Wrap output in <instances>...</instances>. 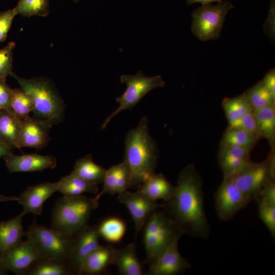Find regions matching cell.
Masks as SVG:
<instances>
[{
    "instance_id": "6da1fadb",
    "label": "cell",
    "mask_w": 275,
    "mask_h": 275,
    "mask_svg": "<svg viewBox=\"0 0 275 275\" xmlns=\"http://www.w3.org/2000/svg\"><path fill=\"white\" fill-rule=\"evenodd\" d=\"M175 187L172 197L162 204L164 212L184 234L207 238L209 226L204 209L202 183L193 166L188 165L181 171Z\"/></svg>"
},
{
    "instance_id": "7a4b0ae2",
    "label": "cell",
    "mask_w": 275,
    "mask_h": 275,
    "mask_svg": "<svg viewBox=\"0 0 275 275\" xmlns=\"http://www.w3.org/2000/svg\"><path fill=\"white\" fill-rule=\"evenodd\" d=\"M158 158L156 143L149 133L148 118L144 117L127 132L125 139L124 160L130 171V188L138 189L154 174Z\"/></svg>"
},
{
    "instance_id": "3957f363",
    "label": "cell",
    "mask_w": 275,
    "mask_h": 275,
    "mask_svg": "<svg viewBox=\"0 0 275 275\" xmlns=\"http://www.w3.org/2000/svg\"><path fill=\"white\" fill-rule=\"evenodd\" d=\"M98 200L83 195L63 196L53 208L51 228L66 236H73L88 225L92 212L99 206Z\"/></svg>"
},
{
    "instance_id": "277c9868",
    "label": "cell",
    "mask_w": 275,
    "mask_h": 275,
    "mask_svg": "<svg viewBox=\"0 0 275 275\" xmlns=\"http://www.w3.org/2000/svg\"><path fill=\"white\" fill-rule=\"evenodd\" d=\"M11 75L31 98L34 105L32 112L36 119L52 125L63 117L65 105L51 80L43 77L24 78L13 72Z\"/></svg>"
},
{
    "instance_id": "5b68a950",
    "label": "cell",
    "mask_w": 275,
    "mask_h": 275,
    "mask_svg": "<svg viewBox=\"0 0 275 275\" xmlns=\"http://www.w3.org/2000/svg\"><path fill=\"white\" fill-rule=\"evenodd\" d=\"M25 236L34 244L41 258H51L68 262L72 236H66L52 228L32 223Z\"/></svg>"
},
{
    "instance_id": "8992f818",
    "label": "cell",
    "mask_w": 275,
    "mask_h": 275,
    "mask_svg": "<svg viewBox=\"0 0 275 275\" xmlns=\"http://www.w3.org/2000/svg\"><path fill=\"white\" fill-rule=\"evenodd\" d=\"M233 7L231 2L223 1L216 5L198 7L191 14L192 33L201 41L216 39L221 35L227 14Z\"/></svg>"
},
{
    "instance_id": "52a82bcc",
    "label": "cell",
    "mask_w": 275,
    "mask_h": 275,
    "mask_svg": "<svg viewBox=\"0 0 275 275\" xmlns=\"http://www.w3.org/2000/svg\"><path fill=\"white\" fill-rule=\"evenodd\" d=\"M120 81L126 85V89L120 97L116 99L119 107L113 112L103 123L101 129L105 128L111 120L120 112L130 109L152 90L163 87L165 82L160 75L148 77L139 71L135 75L124 74L120 76Z\"/></svg>"
},
{
    "instance_id": "ba28073f",
    "label": "cell",
    "mask_w": 275,
    "mask_h": 275,
    "mask_svg": "<svg viewBox=\"0 0 275 275\" xmlns=\"http://www.w3.org/2000/svg\"><path fill=\"white\" fill-rule=\"evenodd\" d=\"M273 164V159L261 163L251 161L228 178L251 202L255 200L262 187L269 180L274 179Z\"/></svg>"
},
{
    "instance_id": "9c48e42d",
    "label": "cell",
    "mask_w": 275,
    "mask_h": 275,
    "mask_svg": "<svg viewBox=\"0 0 275 275\" xmlns=\"http://www.w3.org/2000/svg\"><path fill=\"white\" fill-rule=\"evenodd\" d=\"M214 197L216 213L223 221L231 219L250 202L228 177L224 178Z\"/></svg>"
},
{
    "instance_id": "30bf717a",
    "label": "cell",
    "mask_w": 275,
    "mask_h": 275,
    "mask_svg": "<svg viewBox=\"0 0 275 275\" xmlns=\"http://www.w3.org/2000/svg\"><path fill=\"white\" fill-rule=\"evenodd\" d=\"M40 258L36 248L28 239L0 254V260L6 269L19 275H24Z\"/></svg>"
},
{
    "instance_id": "8fae6325",
    "label": "cell",
    "mask_w": 275,
    "mask_h": 275,
    "mask_svg": "<svg viewBox=\"0 0 275 275\" xmlns=\"http://www.w3.org/2000/svg\"><path fill=\"white\" fill-rule=\"evenodd\" d=\"M118 200L128 210L136 233L142 229L150 214L163 206L162 204L151 200L139 189L133 192L126 190L118 195Z\"/></svg>"
},
{
    "instance_id": "7c38bea8",
    "label": "cell",
    "mask_w": 275,
    "mask_h": 275,
    "mask_svg": "<svg viewBox=\"0 0 275 275\" xmlns=\"http://www.w3.org/2000/svg\"><path fill=\"white\" fill-rule=\"evenodd\" d=\"M184 232L178 225L168 216L161 227L150 235L143 238L146 259L150 263L164 249L176 240H179Z\"/></svg>"
},
{
    "instance_id": "4fadbf2b",
    "label": "cell",
    "mask_w": 275,
    "mask_h": 275,
    "mask_svg": "<svg viewBox=\"0 0 275 275\" xmlns=\"http://www.w3.org/2000/svg\"><path fill=\"white\" fill-rule=\"evenodd\" d=\"M100 236L98 225H87L72 236L71 249L68 263L74 274L84 259L99 245Z\"/></svg>"
},
{
    "instance_id": "5bb4252c",
    "label": "cell",
    "mask_w": 275,
    "mask_h": 275,
    "mask_svg": "<svg viewBox=\"0 0 275 275\" xmlns=\"http://www.w3.org/2000/svg\"><path fill=\"white\" fill-rule=\"evenodd\" d=\"M178 241L175 240L150 263L148 274L176 275L191 267L179 251Z\"/></svg>"
},
{
    "instance_id": "9a60e30c",
    "label": "cell",
    "mask_w": 275,
    "mask_h": 275,
    "mask_svg": "<svg viewBox=\"0 0 275 275\" xmlns=\"http://www.w3.org/2000/svg\"><path fill=\"white\" fill-rule=\"evenodd\" d=\"M60 180L56 182H46L28 187L18 197L17 201L23 208L22 212L40 215L45 202L54 193L58 191Z\"/></svg>"
},
{
    "instance_id": "2e32d148",
    "label": "cell",
    "mask_w": 275,
    "mask_h": 275,
    "mask_svg": "<svg viewBox=\"0 0 275 275\" xmlns=\"http://www.w3.org/2000/svg\"><path fill=\"white\" fill-rule=\"evenodd\" d=\"M52 125L48 122L35 119L29 116L21 120L19 147L41 149L48 142L49 129Z\"/></svg>"
},
{
    "instance_id": "e0dca14e",
    "label": "cell",
    "mask_w": 275,
    "mask_h": 275,
    "mask_svg": "<svg viewBox=\"0 0 275 275\" xmlns=\"http://www.w3.org/2000/svg\"><path fill=\"white\" fill-rule=\"evenodd\" d=\"M3 158L10 173L42 171L54 168L57 165L56 158L51 155L37 154L16 155L10 153Z\"/></svg>"
},
{
    "instance_id": "ac0fdd59",
    "label": "cell",
    "mask_w": 275,
    "mask_h": 275,
    "mask_svg": "<svg viewBox=\"0 0 275 275\" xmlns=\"http://www.w3.org/2000/svg\"><path fill=\"white\" fill-rule=\"evenodd\" d=\"M130 171L124 160L122 162L106 170L103 188L95 197L99 200L105 194L118 195L130 188Z\"/></svg>"
},
{
    "instance_id": "d6986e66",
    "label": "cell",
    "mask_w": 275,
    "mask_h": 275,
    "mask_svg": "<svg viewBox=\"0 0 275 275\" xmlns=\"http://www.w3.org/2000/svg\"><path fill=\"white\" fill-rule=\"evenodd\" d=\"M116 248L111 244L100 245L81 262L77 274H98L113 265Z\"/></svg>"
},
{
    "instance_id": "ffe728a7",
    "label": "cell",
    "mask_w": 275,
    "mask_h": 275,
    "mask_svg": "<svg viewBox=\"0 0 275 275\" xmlns=\"http://www.w3.org/2000/svg\"><path fill=\"white\" fill-rule=\"evenodd\" d=\"M250 151L246 148L222 145L219 162L224 178L234 175L251 161Z\"/></svg>"
},
{
    "instance_id": "44dd1931",
    "label": "cell",
    "mask_w": 275,
    "mask_h": 275,
    "mask_svg": "<svg viewBox=\"0 0 275 275\" xmlns=\"http://www.w3.org/2000/svg\"><path fill=\"white\" fill-rule=\"evenodd\" d=\"M24 215L22 212L11 219L0 222V254L19 243L25 236L22 223Z\"/></svg>"
},
{
    "instance_id": "7402d4cb",
    "label": "cell",
    "mask_w": 275,
    "mask_h": 275,
    "mask_svg": "<svg viewBox=\"0 0 275 275\" xmlns=\"http://www.w3.org/2000/svg\"><path fill=\"white\" fill-rule=\"evenodd\" d=\"M113 265L123 275H142L143 269L136 254L134 243L116 249Z\"/></svg>"
},
{
    "instance_id": "603a6c76",
    "label": "cell",
    "mask_w": 275,
    "mask_h": 275,
    "mask_svg": "<svg viewBox=\"0 0 275 275\" xmlns=\"http://www.w3.org/2000/svg\"><path fill=\"white\" fill-rule=\"evenodd\" d=\"M174 186L162 174H153L138 189L151 200L168 201L172 197Z\"/></svg>"
},
{
    "instance_id": "cb8c5ba5",
    "label": "cell",
    "mask_w": 275,
    "mask_h": 275,
    "mask_svg": "<svg viewBox=\"0 0 275 275\" xmlns=\"http://www.w3.org/2000/svg\"><path fill=\"white\" fill-rule=\"evenodd\" d=\"M21 120L12 110L0 111V138L7 144L19 149Z\"/></svg>"
},
{
    "instance_id": "d4e9b609",
    "label": "cell",
    "mask_w": 275,
    "mask_h": 275,
    "mask_svg": "<svg viewBox=\"0 0 275 275\" xmlns=\"http://www.w3.org/2000/svg\"><path fill=\"white\" fill-rule=\"evenodd\" d=\"M106 170L96 163L93 157L88 154L75 162L71 174L93 184L103 183Z\"/></svg>"
},
{
    "instance_id": "484cf974",
    "label": "cell",
    "mask_w": 275,
    "mask_h": 275,
    "mask_svg": "<svg viewBox=\"0 0 275 275\" xmlns=\"http://www.w3.org/2000/svg\"><path fill=\"white\" fill-rule=\"evenodd\" d=\"M74 274L69 263L51 258H41L27 270L24 275Z\"/></svg>"
},
{
    "instance_id": "4316f807",
    "label": "cell",
    "mask_w": 275,
    "mask_h": 275,
    "mask_svg": "<svg viewBox=\"0 0 275 275\" xmlns=\"http://www.w3.org/2000/svg\"><path fill=\"white\" fill-rule=\"evenodd\" d=\"M59 180L58 191L64 196H78L86 193L95 194L98 191V185L90 183L71 174Z\"/></svg>"
},
{
    "instance_id": "83f0119b",
    "label": "cell",
    "mask_w": 275,
    "mask_h": 275,
    "mask_svg": "<svg viewBox=\"0 0 275 275\" xmlns=\"http://www.w3.org/2000/svg\"><path fill=\"white\" fill-rule=\"evenodd\" d=\"M126 230L125 222L117 217H109L98 225L100 237L110 243H117L123 238Z\"/></svg>"
},
{
    "instance_id": "f1b7e54d",
    "label": "cell",
    "mask_w": 275,
    "mask_h": 275,
    "mask_svg": "<svg viewBox=\"0 0 275 275\" xmlns=\"http://www.w3.org/2000/svg\"><path fill=\"white\" fill-rule=\"evenodd\" d=\"M253 113L257 120L261 136L273 142L275 134L274 104L254 109Z\"/></svg>"
},
{
    "instance_id": "f546056e",
    "label": "cell",
    "mask_w": 275,
    "mask_h": 275,
    "mask_svg": "<svg viewBox=\"0 0 275 275\" xmlns=\"http://www.w3.org/2000/svg\"><path fill=\"white\" fill-rule=\"evenodd\" d=\"M222 106L229 123L253 111L244 93L232 98H225Z\"/></svg>"
},
{
    "instance_id": "4dcf8cb0",
    "label": "cell",
    "mask_w": 275,
    "mask_h": 275,
    "mask_svg": "<svg viewBox=\"0 0 275 275\" xmlns=\"http://www.w3.org/2000/svg\"><path fill=\"white\" fill-rule=\"evenodd\" d=\"M258 138L238 128L229 127L222 139V145L235 146L251 150Z\"/></svg>"
},
{
    "instance_id": "1f68e13d",
    "label": "cell",
    "mask_w": 275,
    "mask_h": 275,
    "mask_svg": "<svg viewBox=\"0 0 275 275\" xmlns=\"http://www.w3.org/2000/svg\"><path fill=\"white\" fill-rule=\"evenodd\" d=\"M244 93L253 110L274 104L275 98L266 89L262 80Z\"/></svg>"
},
{
    "instance_id": "d6a6232c",
    "label": "cell",
    "mask_w": 275,
    "mask_h": 275,
    "mask_svg": "<svg viewBox=\"0 0 275 275\" xmlns=\"http://www.w3.org/2000/svg\"><path fill=\"white\" fill-rule=\"evenodd\" d=\"M16 15L24 17L46 16L49 12V0H18L13 8Z\"/></svg>"
},
{
    "instance_id": "836d02e7",
    "label": "cell",
    "mask_w": 275,
    "mask_h": 275,
    "mask_svg": "<svg viewBox=\"0 0 275 275\" xmlns=\"http://www.w3.org/2000/svg\"><path fill=\"white\" fill-rule=\"evenodd\" d=\"M34 108L30 97L21 89H12L11 109L21 120L29 116Z\"/></svg>"
},
{
    "instance_id": "e575fe53",
    "label": "cell",
    "mask_w": 275,
    "mask_h": 275,
    "mask_svg": "<svg viewBox=\"0 0 275 275\" xmlns=\"http://www.w3.org/2000/svg\"><path fill=\"white\" fill-rule=\"evenodd\" d=\"M228 127L241 129L258 139L262 137L253 111L246 113L239 119L229 123Z\"/></svg>"
},
{
    "instance_id": "d590c367",
    "label": "cell",
    "mask_w": 275,
    "mask_h": 275,
    "mask_svg": "<svg viewBox=\"0 0 275 275\" xmlns=\"http://www.w3.org/2000/svg\"><path fill=\"white\" fill-rule=\"evenodd\" d=\"M259 215L272 237L275 236V204L257 202Z\"/></svg>"
},
{
    "instance_id": "8d00e7d4",
    "label": "cell",
    "mask_w": 275,
    "mask_h": 275,
    "mask_svg": "<svg viewBox=\"0 0 275 275\" xmlns=\"http://www.w3.org/2000/svg\"><path fill=\"white\" fill-rule=\"evenodd\" d=\"M15 47V42H10L0 49V77L6 78L12 73L13 52Z\"/></svg>"
},
{
    "instance_id": "74e56055",
    "label": "cell",
    "mask_w": 275,
    "mask_h": 275,
    "mask_svg": "<svg viewBox=\"0 0 275 275\" xmlns=\"http://www.w3.org/2000/svg\"><path fill=\"white\" fill-rule=\"evenodd\" d=\"M16 15L14 9L0 12V42L6 39Z\"/></svg>"
},
{
    "instance_id": "f35d334b",
    "label": "cell",
    "mask_w": 275,
    "mask_h": 275,
    "mask_svg": "<svg viewBox=\"0 0 275 275\" xmlns=\"http://www.w3.org/2000/svg\"><path fill=\"white\" fill-rule=\"evenodd\" d=\"M255 200L275 204V183L274 179L269 180L262 187Z\"/></svg>"
},
{
    "instance_id": "ab89813d",
    "label": "cell",
    "mask_w": 275,
    "mask_h": 275,
    "mask_svg": "<svg viewBox=\"0 0 275 275\" xmlns=\"http://www.w3.org/2000/svg\"><path fill=\"white\" fill-rule=\"evenodd\" d=\"M6 79L0 77V108L11 110L12 89L7 85Z\"/></svg>"
},
{
    "instance_id": "60d3db41",
    "label": "cell",
    "mask_w": 275,
    "mask_h": 275,
    "mask_svg": "<svg viewBox=\"0 0 275 275\" xmlns=\"http://www.w3.org/2000/svg\"><path fill=\"white\" fill-rule=\"evenodd\" d=\"M264 30L270 38L274 39L275 36V1L270 0L267 19L264 23Z\"/></svg>"
},
{
    "instance_id": "b9f144b4",
    "label": "cell",
    "mask_w": 275,
    "mask_h": 275,
    "mask_svg": "<svg viewBox=\"0 0 275 275\" xmlns=\"http://www.w3.org/2000/svg\"><path fill=\"white\" fill-rule=\"evenodd\" d=\"M266 89L275 98V70L272 69L268 71L262 79Z\"/></svg>"
},
{
    "instance_id": "7bdbcfd3",
    "label": "cell",
    "mask_w": 275,
    "mask_h": 275,
    "mask_svg": "<svg viewBox=\"0 0 275 275\" xmlns=\"http://www.w3.org/2000/svg\"><path fill=\"white\" fill-rule=\"evenodd\" d=\"M12 147L5 143L0 138V158L12 153Z\"/></svg>"
},
{
    "instance_id": "ee69618b",
    "label": "cell",
    "mask_w": 275,
    "mask_h": 275,
    "mask_svg": "<svg viewBox=\"0 0 275 275\" xmlns=\"http://www.w3.org/2000/svg\"><path fill=\"white\" fill-rule=\"evenodd\" d=\"M188 5L195 3H201L202 6L211 4L213 2H221L223 0H186Z\"/></svg>"
},
{
    "instance_id": "f6af8a7d",
    "label": "cell",
    "mask_w": 275,
    "mask_h": 275,
    "mask_svg": "<svg viewBox=\"0 0 275 275\" xmlns=\"http://www.w3.org/2000/svg\"><path fill=\"white\" fill-rule=\"evenodd\" d=\"M16 197H10L0 194V202L17 201Z\"/></svg>"
},
{
    "instance_id": "bcb514c9",
    "label": "cell",
    "mask_w": 275,
    "mask_h": 275,
    "mask_svg": "<svg viewBox=\"0 0 275 275\" xmlns=\"http://www.w3.org/2000/svg\"><path fill=\"white\" fill-rule=\"evenodd\" d=\"M8 270L3 265L0 260V275H5L7 274Z\"/></svg>"
},
{
    "instance_id": "7dc6e473",
    "label": "cell",
    "mask_w": 275,
    "mask_h": 275,
    "mask_svg": "<svg viewBox=\"0 0 275 275\" xmlns=\"http://www.w3.org/2000/svg\"><path fill=\"white\" fill-rule=\"evenodd\" d=\"M73 1V2H74L75 3H78V2H79L80 0H72Z\"/></svg>"
},
{
    "instance_id": "c3c4849f",
    "label": "cell",
    "mask_w": 275,
    "mask_h": 275,
    "mask_svg": "<svg viewBox=\"0 0 275 275\" xmlns=\"http://www.w3.org/2000/svg\"><path fill=\"white\" fill-rule=\"evenodd\" d=\"M1 109L0 108V111H1Z\"/></svg>"
}]
</instances>
